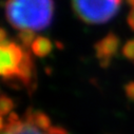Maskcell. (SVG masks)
Masks as SVG:
<instances>
[{
  "mask_svg": "<svg viewBox=\"0 0 134 134\" xmlns=\"http://www.w3.org/2000/svg\"><path fill=\"white\" fill-rule=\"evenodd\" d=\"M5 15L13 27L18 30L24 43L34 33L47 29L54 15L53 0H7Z\"/></svg>",
  "mask_w": 134,
  "mask_h": 134,
  "instance_id": "1",
  "label": "cell"
},
{
  "mask_svg": "<svg viewBox=\"0 0 134 134\" xmlns=\"http://www.w3.org/2000/svg\"><path fill=\"white\" fill-rule=\"evenodd\" d=\"M33 68L30 54L0 29V77L25 85L32 78Z\"/></svg>",
  "mask_w": 134,
  "mask_h": 134,
  "instance_id": "2",
  "label": "cell"
},
{
  "mask_svg": "<svg viewBox=\"0 0 134 134\" xmlns=\"http://www.w3.org/2000/svg\"><path fill=\"white\" fill-rule=\"evenodd\" d=\"M0 134H68V132L54 126L43 113L29 111L22 116L11 112L7 117L0 112Z\"/></svg>",
  "mask_w": 134,
  "mask_h": 134,
  "instance_id": "3",
  "label": "cell"
},
{
  "mask_svg": "<svg viewBox=\"0 0 134 134\" xmlns=\"http://www.w3.org/2000/svg\"><path fill=\"white\" fill-rule=\"evenodd\" d=\"M122 0H72L77 17L88 24H103L118 13Z\"/></svg>",
  "mask_w": 134,
  "mask_h": 134,
  "instance_id": "4",
  "label": "cell"
},
{
  "mask_svg": "<svg viewBox=\"0 0 134 134\" xmlns=\"http://www.w3.org/2000/svg\"><path fill=\"white\" fill-rule=\"evenodd\" d=\"M118 39L113 35L108 36L97 46V57L104 68L110 64L113 56L118 50Z\"/></svg>",
  "mask_w": 134,
  "mask_h": 134,
  "instance_id": "5",
  "label": "cell"
},
{
  "mask_svg": "<svg viewBox=\"0 0 134 134\" xmlns=\"http://www.w3.org/2000/svg\"><path fill=\"white\" fill-rule=\"evenodd\" d=\"M33 48H34V52L38 55H44L46 53L49 52L50 50V41L43 39V38H39L38 40L34 41V44H33Z\"/></svg>",
  "mask_w": 134,
  "mask_h": 134,
  "instance_id": "6",
  "label": "cell"
},
{
  "mask_svg": "<svg viewBox=\"0 0 134 134\" xmlns=\"http://www.w3.org/2000/svg\"><path fill=\"white\" fill-rule=\"evenodd\" d=\"M122 54L127 59L134 62V38L126 42L122 48Z\"/></svg>",
  "mask_w": 134,
  "mask_h": 134,
  "instance_id": "7",
  "label": "cell"
},
{
  "mask_svg": "<svg viewBox=\"0 0 134 134\" xmlns=\"http://www.w3.org/2000/svg\"><path fill=\"white\" fill-rule=\"evenodd\" d=\"M125 93L131 102H134V81H130L125 86Z\"/></svg>",
  "mask_w": 134,
  "mask_h": 134,
  "instance_id": "8",
  "label": "cell"
},
{
  "mask_svg": "<svg viewBox=\"0 0 134 134\" xmlns=\"http://www.w3.org/2000/svg\"><path fill=\"white\" fill-rule=\"evenodd\" d=\"M129 4H130L131 10L128 15V23L131 30L134 31V0H129Z\"/></svg>",
  "mask_w": 134,
  "mask_h": 134,
  "instance_id": "9",
  "label": "cell"
}]
</instances>
